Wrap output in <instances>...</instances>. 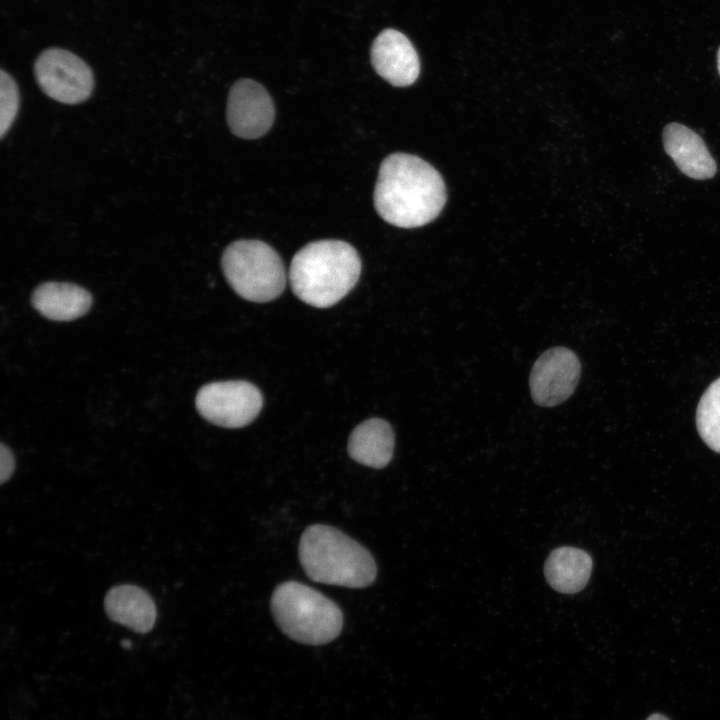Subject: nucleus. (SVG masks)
I'll use <instances>...</instances> for the list:
<instances>
[{
  "label": "nucleus",
  "instance_id": "7",
  "mask_svg": "<svg viewBox=\"0 0 720 720\" xmlns=\"http://www.w3.org/2000/svg\"><path fill=\"white\" fill-rule=\"evenodd\" d=\"M41 90L64 104H77L89 98L94 87L90 67L77 55L63 49L43 51L34 65Z\"/></svg>",
  "mask_w": 720,
  "mask_h": 720
},
{
  "label": "nucleus",
  "instance_id": "13",
  "mask_svg": "<svg viewBox=\"0 0 720 720\" xmlns=\"http://www.w3.org/2000/svg\"><path fill=\"white\" fill-rule=\"evenodd\" d=\"M104 605L111 620L136 632L146 633L154 626L157 614L154 601L138 586L113 587L106 594Z\"/></svg>",
  "mask_w": 720,
  "mask_h": 720
},
{
  "label": "nucleus",
  "instance_id": "9",
  "mask_svg": "<svg viewBox=\"0 0 720 720\" xmlns=\"http://www.w3.org/2000/svg\"><path fill=\"white\" fill-rule=\"evenodd\" d=\"M226 117L234 135L256 139L271 128L275 117L274 104L261 84L241 79L229 91Z\"/></svg>",
  "mask_w": 720,
  "mask_h": 720
},
{
  "label": "nucleus",
  "instance_id": "20",
  "mask_svg": "<svg viewBox=\"0 0 720 720\" xmlns=\"http://www.w3.org/2000/svg\"><path fill=\"white\" fill-rule=\"evenodd\" d=\"M717 67H718V71H719V74H720V47H719L718 52H717Z\"/></svg>",
  "mask_w": 720,
  "mask_h": 720
},
{
  "label": "nucleus",
  "instance_id": "14",
  "mask_svg": "<svg viewBox=\"0 0 720 720\" xmlns=\"http://www.w3.org/2000/svg\"><path fill=\"white\" fill-rule=\"evenodd\" d=\"M347 450L356 462L376 469L386 467L392 459L394 433L390 424L371 418L359 424L351 433Z\"/></svg>",
  "mask_w": 720,
  "mask_h": 720
},
{
  "label": "nucleus",
  "instance_id": "3",
  "mask_svg": "<svg viewBox=\"0 0 720 720\" xmlns=\"http://www.w3.org/2000/svg\"><path fill=\"white\" fill-rule=\"evenodd\" d=\"M298 552L304 572L314 582L364 588L376 578L377 566L371 553L332 526L307 527Z\"/></svg>",
  "mask_w": 720,
  "mask_h": 720
},
{
  "label": "nucleus",
  "instance_id": "1",
  "mask_svg": "<svg viewBox=\"0 0 720 720\" xmlns=\"http://www.w3.org/2000/svg\"><path fill=\"white\" fill-rule=\"evenodd\" d=\"M439 172L418 156L394 153L381 163L374 190V206L386 222L415 228L434 220L446 203Z\"/></svg>",
  "mask_w": 720,
  "mask_h": 720
},
{
  "label": "nucleus",
  "instance_id": "5",
  "mask_svg": "<svg viewBox=\"0 0 720 720\" xmlns=\"http://www.w3.org/2000/svg\"><path fill=\"white\" fill-rule=\"evenodd\" d=\"M223 273L242 298L257 303L277 298L286 285V271L279 254L259 240H237L224 250Z\"/></svg>",
  "mask_w": 720,
  "mask_h": 720
},
{
  "label": "nucleus",
  "instance_id": "2",
  "mask_svg": "<svg viewBox=\"0 0 720 720\" xmlns=\"http://www.w3.org/2000/svg\"><path fill=\"white\" fill-rule=\"evenodd\" d=\"M360 273L361 260L353 246L341 240H318L294 255L289 281L300 300L327 308L350 292Z\"/></svg>",
  "mask_w": 720,
  "mask_h": 720
},
{
  "label": "nucleus",
  "instance_id": "12",
  "mask_svg": "<svg viewBox=\"0 0 720 720\" xmlns=\"http://www.w3.org/2000/svg\"><path fill=\"white\" fill-rule=\"evenodd\" d=\"M31 303L41 315L50 320L71 321L88 312L92 305V296L76 284L46 282L34 290Z\"/></svg>",
  "mask_w": 720,
  "mask_h": 720
},
{
  "label": "nucleus",
  "instance_id": "4",
  "mask_svg": "<svg viewBox=\"0 0 720 720\" xmlns=\"http://www.w3.org/2000/svg\"><path fill=\"white\" fill-rule=\"evenodd\" d=\"M271 611L289 638L307 645H323L340 634V608L316 589L297 581L279 584L271 597Z\"/></svg>",
  "mask_w": 720,
  "mask_h": 720
},
{
  "label": "nucleus",
  "instance_id": "19",
  "mask_svg": "<svg viewBox=\"0 0 720 720\" xmlns=\"http://www.w3.org/2000/svg\"><path fill=\"white\" fill-rule=\"evenodd\" d=\"M646 720H669V719L662 714L654 713V714H651Z\"/></svg>",
  "mask_w": 720,
  "mask_h": 720
},
{
  "label": "nucleus",
  "instance_id": "15",
  "mask_svg": "<svg viewBox=\"0 0 720 720\" xmlns=\"http://www.w3.org/2000/svg\"><path fill=\"white\" fill-rule=\"evenodd\" d=\"M591 556L579 548L563 546L553 550L546 559L544 573L549 585L564 594L581 591L592 572Z\"/></svg>",
  "mask_w": 720,
  "mask_h": 720
},
{
  "label": "nucleus",
  "instance_id": "16",
  "mask_svg": "<svg viewBox=\"0 0 720 720\" xmlns=\"http://www.w3.org/2000/svg\"><path fill=\"white\" fill-rule=\"evenodd\" d=\"M696 424L706 445L720 453V377L702 395L697 407Z\"/></svg>",
  "mask_w": 720,
  "mask_h": 720
},
{
  "label": "nucleus",
  "instance_id": "6",
  "mask_svg": "<svg viewBox=\"0 0 720 720\" xmlns=\"http://www.w3.org/2000/svg\"><path fill=\"white\" fill-rule=\"evenodd\" d=\"M195 405L207 421L225 428H240L257 417L263 398L260 390L250 382L220 381L202 386Z\"/></svg>",
  "mask_w": 720,
  "mask_h": 720
},
{
  "label": "nucleus",
  "instance_id": "18",
  "mask_svg": "<svg viewBox=\"0 0 720 720\" xmlns=\"http://www.w3.org/2000/svg\"><path fill=\"white\" fill-rule=\"evenodd\" d=\"M15 459L12 451L5 444L0 445V482L5 483L13 474Z\"/></svg>",
  "mask_w": 720,
  "mask_h": 720
},
{
  "label": "nucleus",
  "instance_id": "10",
  "mask_svg": "<svg viewBox=\"0 0 720 720\" xmlns=\"http://www.w3.org/2000/svg\"><path fill=\"white\" fill-rule=\"evenodd\" d=\"M375 71L393 86L413 84L419 76L420 62L410 40L394 29L382 31L371 47Z\"/></svg>",
  "mask_w": 720,
  "mask_h": 720
},
{
  "label": "nucleus",
  "instance_id": "11",
  "mask_svg": "<svg viewBox=\"0 0 720 720\" xmlns=\"http://www.w3.org/2000/svg\"><path fill=\"white\" fill-rule=\"evenodd\" d=\"M663 145L679 170L686 176L705 180L712 178L716 163L702 138L680 123H669L663 130Z\"/></svg>",
  "mask_w": 720,
  "mask_h": 720
},
{
  "label": "nucleus",
  "instance_id": "8",
  "mask_svg": "<svg viewBox=\"0 0 720 720\" xmlns=\"http://www.w3.org/2000/svg\"><path fill=\"white\" fill-rule=\"evenodd\" d=\"M581 364L577 355L562 346L543 352L534 362L529 387L535 404L554 407L567 400L580 379Z\"/></svg>",
  "mask_w": 720,
  "mask_h": 720
},
{
  "label": "nucleus",
  "instance_id": "17",
  "mask_svg": "<svg viewBox=\"0 0 720 720\" xmlns=\"http://www.w3.org/2000/svg\"><path fill=\"white\" fill-rule=\"evenodd\" d=\"M15 80L4 70L0 72V136L3 138L13 124L20 103Z\"/></svg>",
  "mask_w": 720,
  "mask_h": 720
}]
</instances>
